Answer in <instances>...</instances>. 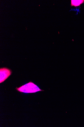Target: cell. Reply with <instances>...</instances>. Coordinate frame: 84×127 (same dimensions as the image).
<instances>
[{
    "label": "cell",
    "mask_w": 84,
    "mask_h": 127,
    "mask_svg": "<svg viewBox=\"0 0 84 127\" xmlns=\"http://www.w3.org/2000/svg\"><path fill=\"white\" fill-rule=\"evenodd\" d=\"M16 89L20 92L26 93H34L38 91H44L40 89L37 86L31 82Z\"/></svg>",
    "instance_id": "1"
},
{
    "label": "cell",
    "mask_w": 84,
    "mask_h": 127,
    "mask_svg": "<svg viewBox=\"0 0 84 127\" xmlns=\"http://www.w3.org/2000/svg\"><path fill=\"white\" fill-rule=\"evenodd\" d=\"M11 72L10 69L5 68L0 69V83L4 82L11 75Z\"/></svg>",
    "instance_id": "2"
},
{
    "label": "cell",
    "mask_w": 84,
    "mask_h": 127,
    "mask_svg": "<svg viewBox=\"0 0 84 127\" xmlns=\"http://www.w3.org/2000/svg\"><path fill=\"white\" fill-rule=\"evenodd\" d=\"M84 3V0H71V6L77 7L80 6Z\"/></svg>",
    "instance_id": "3"
}]
</instances>
